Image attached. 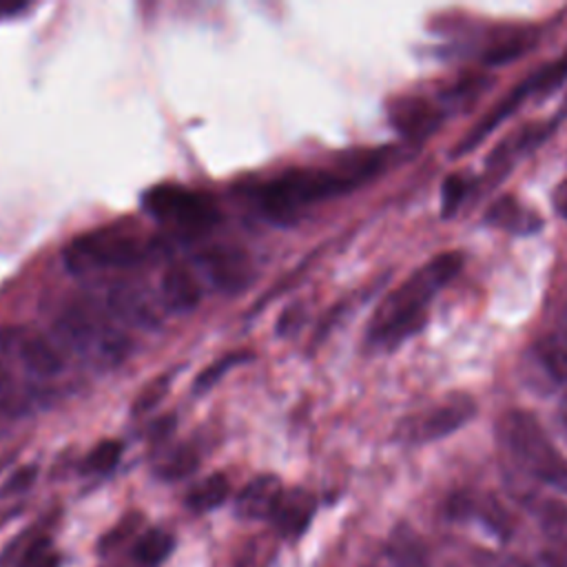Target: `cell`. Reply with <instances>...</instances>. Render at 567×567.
I'll use <instances>...</instances> for the list:
<instances>
[{
  "instance_id": "cell-1",
  "label": "cell",
  "mask_w": 567,
  "mask_h": 567,
  "mask_svg": "<svg viewBox=\"0 0 567 567\" xmlns=\"http://www.w3.org/2000/svg\"><path fill=\"white\" fill-rule=\"evenodd\" d=\"M383 164L385 155L381 151H365L339 162L334 168H292L264 182L255 199L268 221L288 226L306 206L357 188Z\"/></svg>"
},
{
  "instance_id": "cell-2",
  "label": "cell",
  "mask_w": 567,
  "mask_h": 567,
  "mask_svg": "<svg viewBox=\"0 0 567 567\" xmlns=\"http://www.w3.org/2000/svg\"><path fill=\"white\" fill-rule=\"evenodd\" d=\"M463 268V255L456 250L441 252L414 270L401 286H396L377 306L370 326L368 341L374 348L392 350L412 334H416L427 321V308L436 292L452 281Z\"/></svg>"
},
{
  "instance_id": "cell-3",
  "label": "cell",
  "mask_w": 567,
  "mask_h": 567,
  "mask_svg": "<svg viewBox=\"0 0 567 567\" xmlns=\"http://www.w3.org/2000/svg\"><path fill=\"white\" fill-rule=\"evenodd\" d=\"M503 445L534 478L567 492V458L551 443L540 421L525 410H509L498 423Z\"/></svg>"
},
{
  "instance_id": "cell-4",
  "label": "cell",
  "mask_w": 567,
  "mask_h": 567,
  "mask_svg": "<svg viewBox=\"0 0 567 567\" xmlns=\"http://www.w3.org/2000/svg\"><path fill=\"white\" fill-rule=\"evenodd\" d=\"M55 332L66 348L95 365H117L131 352L128 337L86 303H66L55 317Z\"/></svg>"
},
{
  "instance_id": "cell-5",
  "label": "cell",
  "mask_w": 567,
  "mask_h": 567,
  "mask_svg": "<svg viewBox=\"0 0 567 567\" xmlns=\"http://www.w3.org/2000/svg\"><path fill=\"white\" fill-rule=\"evenodd\" d=\"M151 248L144 239L120 228H93L75 235L62 250V261L73 275L104 268H126L144 261Z\"/></svg>"
},
{
  "instance_id": "cell-6",
  "label": "cell",
  "mask_w": 567,
  "mask_h": 567,
  "mask_svg": "<svg viewBox=\"0 0 567 567\" xmlns=\"http://www.w3.org/2000/svg\"><path fill=\"white\" fill-rule=\"evenodd\" d=\"M142 206L157 221L186 233H199L219 221V208L208 195L175 182H162L146 188Z\"/></svg>"
},
{
  "instance_id": "cell-7",
  "label": "cell",
  "mask_w": 567,
  "mask_h": 567,
  "mask_svg": "<svg viewBox=\"0 0 567 567\" xmlns=\"http://www.w3.org/2000/svg\"><path fill=\"white\" fill-rule=\"evenodd\" d=\"M476 414V403L470 394L452 392L436 403L405 416L399 427L396 436L403 443H430L436 439H443L456 430H461L467 421H472Z\"/></svg>"
},
{
  "instance_id": "cell-8",
  "label": "cell",
  "mask_w": 567,
  "mask_h": 567,
  "mask_svg": "<svg viewBox=\"0 0 567 567\" xmlns=\"http://www.w3.org/2000/svg\"><path fill=\"white\" fill-rule=\"evenodd\" d=\"M0 352L35 377H55L64 365L58 348L47 337L20 323L0 328Z\"/></svg>"
},
{
  "instance_id": "cell-9",
  "label": "cell",
  "mask_w": 567,
  "mask_h": 567,
  "mask_svg": "<svg viewBox=\"0 0 567 567\" xmlns=\"http://www.w3.org/2000/svg\"><path fill=\"white\" fill-rule=\"evenodd\" d=\"M202 275L206 281L226 295L241 292L244 288L250 286L255 270L248 252L239 246H228V244H215L197 252L195 257Z\"/></svg>"
},
{
  "instance_id": "cell-10",
  "label": "cell",
  "mask_w": 567,
  "mask_h": 567,
  "mask_svg": "<svg viewBox=\"0 0 567 567\" xmlns=\"http://www.w3.org/2000/svg\"><path fill=\"white\" fill-rule=\"evenodd\" d=\"M104 306L106 310L122 323L153 330L159 326V315L148 297L140 286L131 281H113L104 290Z\"/></svg>"
},
{
  "instance_id": "cell-11",
  "label": "cell",
  "mask_w": 567,
  "mask_h": 567,
  "mask_svg": "<svg viewBox=\"0 0 567 567\" xmlns=\"http://www.w3.org/2000/svg\"><path fill=\"white\" fill-rule=\"evenodd\" d=\"M388 117L403 137L423 140L439 128L445 113L421 95H401L390 102Z\"/></svg>"
},
{
  "instance_id": "cell-12",
  "label": "cell",
  "mask_w": 567,
  "mask_h": 567,
  "mask_svg": "<svg viewBox=\"0 0 567 567\" xmlns=\"http://www.w3.org/2000/svg\"><path fill=\"white\" fill-rule=\"evenodd\" d=\"M532 93H536L534 75H529L527 80H523L520 84H516L501 102H496V104L476 122V126H472V128L458 140V144H456V148H454V155H461V153L472 151V148H474L481 140H485L505 117H509V115L523 104V100H525L527 95H532Z\"/></svg>"
},
{
  "instance_id": "cell-13",
  "label": "cell",
  "mask_w": 567,
  "mask_h": 567,
  "mask_svg": "<svg viewBox=\"0 0 567 567\" xmlns=\"http://www.w3.org/2000/svg\"><path fill=\"white\" fill-rule=\"evenodd\" d=\"M281 496H284L281 481L272 474H259L244 485V489L235 501V509L246 520L272 518Z\"/></svg>"
},
{
  "instance_id": "cell-14",
  "label": "cell",
  "mask_w": 567,
  "mask_h": 567,
  "mask_svg": "<svg viewBox=\"0 0 567 567\" xmlns=\"http://www.w3.org/2000/svg\"><path fill=\"white\" fill-rule=\"evenodd\" d=\"M315 509H317V501L308 489L295 487L290 492H284V496L272 514L277 532L286 538L301 536L308 529V525L315 516Z\"/></svg>"
},
{
  "instance_id": "cell-15",
  "label": "cell",
  "mask_w": 567,
  "mask_h": 567,
  "mask_svg": "<svg viewBox=\"0 0 567 567\" xmlns=\"http://www.w3.org/2000/svg\"><path fill=\"white\" fill-rule=\"evenodd\" d=\"M485 224L516 235H532L540 230L543 219L536 210L527 208L516 197L503 195L496 202H492L489 208L485 210Z\"/></svg>"
},
{
  "instance_id": "cell-16",
  "label": "cell",
  "mask_w": 567,
  "mask_h": 567,
  "mask_svg": "<svg viewBox=\"0 0 567 567\" xmlns=\"http://www.w3.org/2000/svg\"><path fill=\"white\" fill-rule=\"evenodd\" d=\"M162 297H164V306L171 312L184 315L199 306L202 288L195 275L186 266L175 264V266H168L166 272L162 275Z\"/></svg>"
},
{
  "instance_id": "cell-17",
  "label": "cell",
  "mask_w": 567,
  "mask_h": 567,
  "mask_svg": "<svg viewBox=\"0 0 567 567\" xmlns=\"http://www.w3.org/2000/svg\"><path fill=\"white\" fill-rule=\"evenodd\" d=\"M549 128H551L549 124H527V126H523L520 131L512 133V135L505 137V140L498 144V148L489 155L487 166H489V168H501V166L509 164V162L516 159L520 153H525V151H529L532 146L540 144V142L545 140V135L549 133Z\"/></svg>"
},
{
  "instance_id": "cell-18",
  "label": "cell",
  "mask_w": 567,
  "mask_h": 567,
  "mask_svg": "<svg viewBox=\"0 0 567 567\" xmlns=\"http://www.w3.org/2000/svg\"><path fill=\"white\" fill-rule=\"evenodd\" d=\"M536 44V33L529 29H514L509 33H503L498 38H494L485 51H483V62L485 64H507L520 55H525V51H529Z\"/></svg>"
},
{
  "instance_id": "cell-19",
  "label": "cell",
  "mask_w": 567,
  "mask_h": 567,
  "mask_svg": "<svg viewBox=\"0 0 567 567\" xmlns=\"http://www.w3.org/2000/svg\"><path fill=\"white\" fill-rule=\"evenodd\" d=\"M388 556L396 567H427L425 545L410 527H396L392 532Z\"/></svg>"
},
{
  "instance_id": "cell-20",
  "label": "cell",
  "mask_w": 567,
  "mask_h": 567,
  "mask_svg": "<svg viewBox=\"0 0 567 567\" xmlns=\"http://www.w3.org/2000/svg\"><path fill=\"white\" fill-rule=\"evenodd\" d=\"M534 359L554 383H567V346L549 334L534 346Z\"/></svg>"
},
{
  "instance_id": "cell-21",
  "label": "cell",
  "mask_w": 567,
  "mask_h": 567,
  "mask_svg": "<svg viewBox=\"0 0 567 567\" xmlns=\"http://www.w3.org/2000/svg\"><path fill=\"white\" fill-rule=\"evenodd\" d=\"M230 492V483L224 474H210L204 481H199L186 496V505L195 512H208L215 509L226 501Z\"/></svg>"
},
{
  "instance_id": "cell-22",
  "label": "cell",
  "mask_w": 567,
  "mask_h": 567,
  "mask_svg": "<svg viewBox=\"0 0 567 567\" xmlns=\"http://www.w3.org/2000/svg\"><path fill=\"white\" fill-rule=\"evenodd\" d=\"M173 551V536L164 529L142 534L133 547V558L142 567H159Z\"/></svg>"
},
{
  "instance_id": "cell-23",
  "label": "cell",
  "mask_w": 567,
  "mask_h": 567,
  "mask_svg": "<svg viewBox=\"0 0 567 567\" xmlns=\"http://www.w3.org/2000/svg\"><path fill=\"white\" fill-rule=\"evenodd\" d=\"M199 465V454L195 447L190 445H177L171 447L155 465V472L159 478L164 481H177L188 476L190 472H195V467Z\"/></svg>"
},
{
  "instance_id": "cell-24",
  "label": "cell",
  "mask_w": 567,
  "mask_h": 567,
  "mask_svg": "<svg viewBox=\"0 0 567 567\" xmlns=\"http://www.w3.org/2000/svg\"><path fill=\"white\" fill-rule=\"evenodd\" d=\"M122 450H124V445L115 439H106V441L97 443L84 458V472H93V474L111 472L120 463Z\"/></svg>"
},
{
  "instance_id": "cell-25",
  "label": "cell",
  "mask_w": 567,
  "mask_h": 567,
  "mask_svg": "<svg viewBox=\"0 0 567 567\" xmlns=\"http://www.w3.org/2000/svg\"><path fill=\"white\" fill-rule=\"evenodd\" d=\"M27 405H29L27 396L20 392V388L16 385L11 372L0 361V414H7V416L24 414Z\"/></svg>"
},
{
  "instance_id": "cell-26",
  "label": "cell",
  "mask_w": 567,
  "mask_h": 567,
  "mask_svg": "<svg viewBox=\"0 0 567 567\" xmlns=\"http://www.w3.org/2000/svg\"><path fill=\"white\" fill-rule=\"evenodd\" d=\"M250 359V354L248 352H230V354H224V357H219L217 361H213L206 370H202L199 372V377L195 379V383H193V388H195V392H206L208 388H213L233 365H237V363H244V361H248Z\"/></svg>"
},
{
  "instance_id": "cell-27",
  "label": "cell",
  "mask_w": 567,
  "mask_h": 567,
  "mask_svg": "<svg viewBox=\"0 0 567 567\" xmlns=\"http://www.w3.org/2000/svg\"><path fill=\"white\" fill-rule=\"evenodd\" d=\"M472 188V179L463 173H452L445 182H443V202H441V215L443 217H452L458 206L463 204V199L467 197Z\"/></svg>"
},
{
  "instance_id": "cell-28",
  "label": "cell",
  "mask_w": 567,
  "mask_h": 567,
  "mask_svg": "<svg viewBox=\"0 0 567 567\" xmlns=\"http://www.w3.org/2000/svg\"><path fill=\"white\" fill-rule=\"evenodd\" d=\"M171 374L168 372H164V374H159V377H155L151 383H146L144 385V390L137 394V399L133 401V408H131V412L135 414V416H142V414H146V412H151L164 396H166V392H168V388H171Z\"/></svg>"
},
{
  "instance_id": "cell-29",
  "label": "cell",
  "mask_w": 567,
  "mask_h": 567,
  "mask_svg": "<svg viewBox=\"0 0 567 567\" xmlns=\"http://www.w3.org/2000/svg\"><path fill=\"white\" fill-rule=\"evenodd\" d=\"M20 567H60V554L53 549L49 538H35L27 545Z\"/></svg>"
},
{
  "instance_id": "cell-30",
  "label": "cell",
  "mask_w": 567,
  "mask_h": 567,
  "mask_svg": "<svg viewBox=\"0 0 567 567\" xmlns=\"http://www.w3.org/2000/svg\"><path fill=\"white\" fill-rule=\"evenodd\" d=\"M277 554V547L268 538H255L237 558L235 567H268Z\"/></svg>"
},
{
  "instance_id": "cell-31",
  "label": "cell",
  "mask_w": 567,
  "mask_h": 567,
  "mask_svg": "<svg viewBox=\"0 0 567 567\" xmlns=\"http://www.w3.org/2000/svg\"><path fill=\"white\" fill-rule=\"evenodd\" d=\"M140 520H142L140 514H128L126 518H122V520L100 540V549H102V551H109L111 547H115V545H120L122 540H126L128 536H133L135 529L140 527Z\"/></svg>"
},
{
  "instance_id": "cell-32",
  "label": "cell",
  "mask_w": 567,
  "mask_h": 567,
  "mask_svg": "<svg viewBox=\"0 0 567 567\" xmlns=\"http://www.w3.org/2000/svg\"><path fill=\"white\" fill-rule=\"evenodd\" d=\"M35 476H38V467H35V465L18 467V470L4 481V485L0 487V498L13 496V494H20V492H27V489L33 485Z\"/></svg>"
},
{
  "instance_id": "cell-33",
  "label": "cell",
  "mask_w": 567,
  "mask_h": 567,
  "mask_svg": "<svg viewBox=\"0 0 567 567\" xmlns=\"http://www.w3.org/2000/svg\"><path fill=\"white\" fill-rule=\"evenodd\" d=\"M175 421H177L175 414H166V416L157 419V421L151 425V432H148L151 441H155V443L166 441V439L173 434V430H175Z\"/></svg>"
},
{
  "instance_id": "cell-34",
  "label": "cell",
  "mask_w": 567,
  "mask_h": 567,
  "mask_svg": "<svg viewBox=\"0 0 567 567\" xmlns=\"http://www.w3.org/2000/svg\"><path fill=\"white\" fill-rule=\"evenodd\" d=\"M301 308L299 306H292V308H288L281 317H279V321H277V332L279 334H286V332H292V330H297L299 328V323H301Z\"/></svg>"
},
{
  "instance_id": "cell-35",
  "label": "cell",
  "mask_w": 567,
  "mask_h": 567,
  "mask_svg": "<svg viewBox=\"0 0 567 567\" xmlns=\"http://www.w3.org/2000/svg\"><path fill=\"white\" fill-rule=\"evenodd\" d=\"M551 202H554V208L560 217L567 219V179H563L556 188H554V195H551Z\"/></svg>"
},
{
  "instance_id": "cell-36",
  "label": "cell",
  "mask_w": 567,
  "mask_h": 567,
  "mask_svg": "<svg viewBox=\"0 0 567 567\" xmlns=\"http://www.w3.org/2000/svg\"><path fill=\"white\" fill-rule=\"evenodd\" d=\"M556 337L567 346V306L563 308L560 317H558V328H556Z\"/></svg>"
},
{
  "instance_id": "cell-37",
  "label": "cell",
  "mask_w": 567,
  "mask_h": 567,
  "mask_svg": "<svg viewBox=\"0 0 567 567\" xmlns=\"http://www.w3.org/2000/svg\"><path fill=\"white\" fill-rule=\"evenodd\" d=\"M558 421H560V425H563V430L567 434V392L563 394V399L558 403Z\"/></svg>"
}]
</instances>
